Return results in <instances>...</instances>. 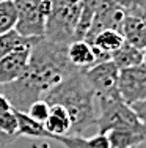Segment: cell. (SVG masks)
<instances>
[{
	"label": "cell",
	"mask_w": 146,
	"mask_h": 148,
	"mask_svg": "<svg viewBox=\"0 0 146 148\" xmlns=\"http://www.w3.org/2000/svg\"><path fill=\"white\" fill-rule=\"evenodd\" d=\"M75 69L68 58V44L39 38L32 46L24 74L14 82L2 85L0 93L8 98L14 110L27 114L35 101L43 99L49 90L63 82Z\"/></svg>",
	"instance_id": "6da1fadb"
},
{
	"label": "cell",
	"mask_w": 146,
	"mask_h": 148,
	"mask_svg": "<svg viewBox=\"0 0 146 148\" xmlns=\"http://www.w3.org/2000/svg\"><path fill=\"white\" fill-rule=\"evenodd\" d=\"M49 106H61L71 120V132L83 136L91 126H96L97 101L96 93L88 84L85 69H75L72 74L49 90L43 96Z\"/></svg>",
	"instance_id": "7a4b0ae2"
},
{
	"label": "cell",
	"mask_w": 146,
	"mask_h": 148,
	"mask_svg": "<svg viewBox=\"0 0 146 148\" xmlns=\"http://www.w3.org/2000/svg\"><path fill=\"white\" fill-rule=\"evenodd\" d=\"M82 6V0H50V11L46 17L44 38L60 44L72 43L75 40Z\"/></svg>",
	"instance_id": "3957f363"
},
{
	"label": "cell",
	"mask_w": 146,
	"mask_h": 148,
	"mask_svg": "<svg viewBox=\"0 0 146 148\" xmlns=\"http://www.w3.org/2000/svg\"><path fill=\"white\" fill-rule=\"evenodd\" d=\"M97 101V118L96 128L97 132H109L115 128H130L143 129L146 126L137 118L134 109L121 98L120 91L107 96L96 98Z\"/></svg>",
	"instance_id": "277c9868"
},
{
	"label": "cell",
	"mask_w": 146,
	"mask_h": 148,
	"mask_svg": "<svg viewBox=\"0 0 146 148\" xmlns=\"http://www.w3.org/2000/svg\"><path fill=\"white\" fill-rule=\"evenodd\" d=\"M17 11L16 30L27 38H44L50 0H13Z\"/></svg>",
	"instance_id": "5b68a950"
},
{
	"label": "cell",
	"mask_w": 146,
	"mask_h": 148,
	"mask_svg": "<svg viewBox=\"0 0 146 148\" xmlns=\"http://www.w3.org/2000/svg\"><path fill=\"white\" fill-rule=\"evenodd\" d=\"M85 76L91 88L94 90L96 98L107 96L112 93H118V79H120V68L112 62H101L85 69Z\"/></svg>",
	"instance_id": "8992f818"
},
{
	"label": "cell",
	"mask_w": 146,
	"mask_h": 148,
	"mask_svg": "<svg viewBox=\"0 0 146 148\" xmlns=\"http://www.w3.org/2000/svg\"><path fill=\"white\" fill-rule=\"evenodd\" d=\"M124 17H126V10L121 5H118L113 0H102L101 5L97 6L93 24L90 29L88 35L85 36V41H91L99 32L102 30H118L121 32Z\"/></svg>",
	"instance_id": "52a82bcc"
},
{
	"label": "cell",
	"mask_w": 146,
	"mask_h": 148,
	"mask_svg": "<svg viewBox=\"0 0 146 148\" xmlns=\"http://www.w3.org/2000/svg\"><path fill=\"white\" fill-rule=\"evenodd\" d=\"M118 91L129 106L146 99V68L141 65L120 69Z\"/></svg>",
	"instance_id": "ba28073f"
},
{
	"label": "cell",
	"mask_w": 146,
	"mask_h": 148,
	"mask_svg": "<svg viewBox=\"0 0 146 148\" xmlns=\"http://www.w3.org/2000/svg\"><path fill=\"white\" fill-rule=\"evenodd\" d=\"M32 46L19 47L0 60V87L14 82L16 79H19L24 74L30 60Z\"/></svg>",
	"instance_id": "9c48e42d"
},
{
	"label": "cell",
	"mask_w": 146,
	"mask_h": 148,
	"mask_svg": "<svg viewBox=\"0 0 146 148\" xmlns=\"http://www.w3.org/2000/svg\"><path fill=\"white\" fill-rule=\"evenodd\" d=\"M110 140L112 148H135L146 142V128L130 129V128H115L105 132Z\"/></svg>",
	"instance_id": "30bf717a"
},
{
	"label": "cell",
	"mask_w": 146,
	"mask_h": 148,
	"mask_svg": "<svg viewBox=\"0 0 146 148\" xmlns=\"http://www.w3.org/2000/svg\"><path fill=\"white\" fill-rule=\"evenodd\" d=\"M68 58L77 69H88L96 65L93 46L85 40H75L68 44Z\"/></svg>",
	"instance_id": "8fae6325"
},
{
	"label": "cell",
	"mask_w": 146,
	"mask_h": 148,
	"mask_svg": "<svg viewBox=\"0 0 146 148\" xmlns=\"http://www.w3.org/2000/svg\"><path fill=\"white\" fill-rule=\"evenodd\" d=\"M44 128L50 134V139L54 136H68L71 132V120L66 109L61 106H50V115L44 123Z\"/></svg>",
	"instance_id": "7c38bea8"
},
{
	"label": "cell",
	"mask_w": 146,
	"mask_h": 148,
	"mask_svg": "<svg viewBox=\"0 0 146 148\" xmlns=\"http://www.w3.org/2000/svg\"><path fill=\"white\" fill-rule=\"evenodd\" d=\"M112 62L120 69L138 66V65H141V49H138L134 44L124 41V44L112 55Z\"/></svg>",
	"instance_id": "4fadbf2b"
},
{
	"label": "cell",
	"mask_w": 146,
	"mask_h": 148,
	"mask_svg": "<svg viewBox=\"0 0 146 148\" xmlns=\"http://www.w3.org/2000/svg\"><path fill=\"white\" fill-rule=\"evenodd\" d=\"M16 112V117H17V137L20 136H25V137H47L50 139V134L47 132V129L44 128V125L35 121V120L30 117L29 114L25 112Z\"/></svg>",
	"instance_id": "5bb4252c"
},
{
	"label": "cell",
	"mask_w": 146,
	"mask_h": 148,
	"mask_svg": "<svg viewBox=\"0 0 146 148\" xmlns=\"http://www.w3.org/2000/svg\"><path fill=\"white\" fill-rule=\"evenodd\" d=\"M36 40H39V38L22 36L16 29L6 32V33H3V35H0V60H2L3 57H6L8 54H11L13 51L19 49V47L32 46Z\"/></svg>",
	"instance_id": "9a60e30c"
},
{
	"label": "cell",
	"mask_w": 146,
	"mask_h": 148,
	"mask_svg": "<svg viewBox=\"0 0 146 148\" xmlns=\"http://www.w3.org/2000/svg\"><path fill=\"white\" fill-rule=\"evenodd\" d=\"M17 11L13 0L0 2V35L16 29Z\"/></svg>",
	"instance_id": "2e32d148"
},
{
	"label": "cell",
	"mask_w": 146,
	"mask_h": 148,
	"mask_svg": "<svg viewBox=\"0 0 146 148\" xmlns=\"http://www.w3.org/2000/svg\"><path fill=\"white\" fill-rule=\"evenodd\" d=\"M27 114H29L35 121L44 125V123L47 121L49 115H50V106H49L44 99H38V101H35V103L30 106V109H29Z\"/></svg>",
	"instance_id": "e0dca14e"
},
{
	"label": "cell",
	"mask_w": 146,
	"mask_h": 148,
	"mask_svg": "<svg viewBox=\"0 0 146 148\" xmlns=\"http://www.w3.org/2000/svg\"><path fill=\"white\" fill-rule=\"evenodd\" d=\"M0 131L8 136L17 137V117L14 109L8 112H0Z\"/></svg>",
	"instance_id": "ac0fdd59"
},
{
	"label": "cell",
	"mask_w": 146,
	"mask_h": 148,
	"mask_svg": "<svg viewBox=\"0 0 146 148\" xmlns=\"http://www.w3.org/2000/svg\"><path fill=\"white\" fill-rule=\"evenodd\" d=\"M54 140L61 143L65 148H91L90 147L88 139L83 136H74V134H68V136H54Z\"/></svg>",
	"instance_id": "d6986e66"
},
{
	"label": "cell",
	"mask_w": 146,
	"mask_h": 148,
	"mask_svg": "<svg viewBox=\"0 0 146 148\" xmlns=\"http://www.w3.org/2000/svg\"><path fill=\"white\" fill-rule=\"evenodd\" d=\"M88 142H90V147L91 148H112L107 134H102V132H97L96 136L88 139Z\"/></svg>",
	"instance_id": "ffe728a7"
},
{
	"label": "cell",
	"mask_w": 146,
	"mask_h": 148,
	"mask_svg": "<svg viewBox=\"0 0 146 148\" xmlns=\"http://www.w3.org/2000/svg\"><path fill=\"white\" fill-rule=\"evenodd\" d=\"M8 110H13V106L5 95L0 93V112H8Z\"/></svg>",
	"instance_id": "44dd1931"
},
{
	"label": "cell",
	"mask_w": 146,
	"mask_h": 148,
	"mask_svg": "<svg viewBox=\"0 0 146 148\" xmlns=\"http://www.w3.org/2000/svg\"><path fill=\"white\" fill-rule=\"evenodd\" d=\"M16 139H17V137L8 136V134H5V132L0 131V148H3L5 145H8V143H11V142H14Z\"/></svg>",
	"instance_id": "7402d4cb"
},
{
	"label": "cell",
	"mask_w": 146,
	"mask_h": 148,
	"mask_svg": "<svg viewBox=\"0 0 146 148\" xmlns=\"http://www.w3.org/2000/svg\"><path fill=\"white\" fill-rule=\"evenodd\" d=\"M141 66L146 68V47L141 49Z\"/></svg>",
	"instance_id": "603a6c76"
},
{
	"label": "cell",
	"mask_w": 146,
	"mask_h": 148,
	"mask_svg": "<svg viewBox=\"0 0 146 148\" xmlns=\"http://www.w3.org/2000/svg\"><path fill=\"white\" fill-rule=\"evenodd\" d=\"M0 2H8V0H0Z\"/></svg>",
	"instance_id": "cb8c5ba5"
}]
</instances>
